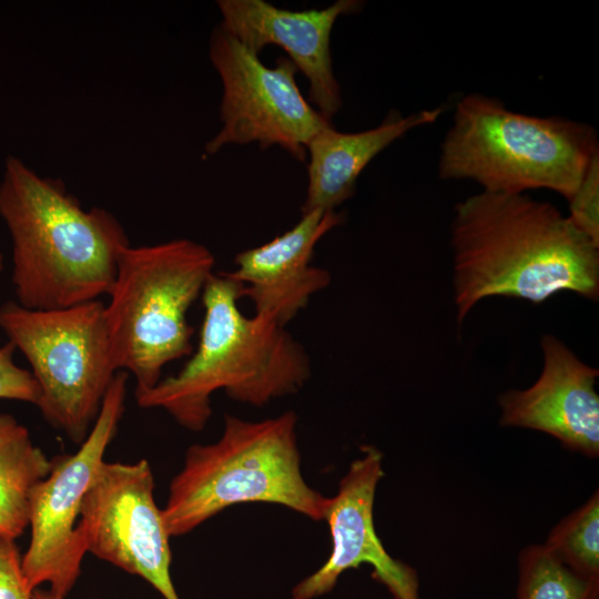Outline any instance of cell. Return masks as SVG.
Instances as JSON below:
<instances>
[{
  "mask_svg": "<svg viewBox=\"0 0 599 599\" xmlns=\"http://www.w3.org/2000/svg\"><path fill=\"white\" fill-rule=\"evenodd\" d=\"M450 231L459 324L491 296L536 304L559 292L599 296V246L548 202L481 191L455 205Z\"/></svg>",
  "mask_w": 599,
  "mask_h": 599,
  "instance_id": "obj_1",
  "label": "cell"
},
{
  "mask_svg": "<svg viewBox=\"0 0 599 599\" xmlns=\"http://www.w3.org/2000/svg\"><path fill=\"white\" fill-rule=\"evenodd\" d=\"M2 267H3V256H2V253L0 251V272H1Z\"/></svg>",
  "mask_w": 599,
  "mask_h": 599,
  "instance_id": "obj_23",
  "label": "cell"
},
{
  "mask_svg": "<svg viewBox=\"0 0 599 599\" xmlns=\"http://www.w3.org/2000/svg\"><path fill=\"white\" fill-rule=\"evenodd\" d=\"M567 201L568 219L599 246V154L591 160L581 182Z\"/></svg>",
  "mask_w": 599,
  "mask_h": 599,
  "instance_id": "obj_19",
  "label": "cell"
},
{
  "mask_svg": "<svg viewBox=\"0 0 599 599\" xmlns=\"http://www.w3.org/2000/svg\"><path fill=\"white\" fill-rule=\"evenodd\" d=\"M363 451L342 478L335 497L328 498L324 520L332 536L331 555L293 588L292 599H313L329 592L344 571L362 564L373 567L372 576L395 599H419L417 572L388 555L374 527L375 491L384 476L383 454L373 446H364Z\"/></svg>",
  "mask_w": 599,
  "mask_h": 599,
  "instance_id": "obj_11",
  "label": "cell"
},
{
  "mask_svg": "<svg viewBox=\"0 0 599 599\" xmlns=\"http://www.w3.org/2000/svg\"><path fill=\"white\" fill-rule=\"evenodd\" d=\"M336 211L303 213L291 230L235 256V270L224 272L243 285L255 314L286 326L311 297L331 283L327 270L311 264L318 241L339 225Z\"/></svg>",
  "mask_w": 599,
  "mask_h": 599,
  "instance_id": "obj_14",
  "label": "cell"
},
{
  "mask_svg": "<svg viewBox=\"0 0 599 599\" xmlns=\"http://www.w3.org/2000/svg\"><path fill=\"white\" fill-rule=\"evenodd\" d=\"M52 465L24 425L0 414V536L16 540L24 532L33 491Z\"/></svg>",
  "mask_w": 599,
  "mask_h": 599,
  "instance_id": "obj_16",
  "label": "cell"
},
{
  "mask_svg": "<svg viewBox=\"0 0 599 599\" xmlns=\"http://www.w3.org/2000/svg\"><path fill=\"white\" fill-rule=\"evenodd\" d=\"M126 383L128 373L119 370L80 448L52 459L49 475L33 491L30 542L21 556L22 572L32 592L49 585L51 593L65 599L80 576L87 554L77 529L80 511L124 413Z\"/></svg>",
  "mask_w": 599,
  "mask_h": 599,
  "instance_id": "obj_8",
  "label": "cell"
},
{
  "mask_svg": "<svg viewBox=\"0 0 599 599\" xmlns=\"http://www.w3.org/2000/svg\"><path fill=\"white\" fill-rule=\"evenodd\" d=\"M16 351L9 342L0 346V399L37 405L39 386L30 370L16 364L13 359Z\"/></svg>",
  "mask_w": 599,
  "mask_h": 599,
  "instance_id": "obj_20",
  "label": "cell"
},
{
  "mask_svg": "<svg viewBox=\"0 0 599 599\" xmlns=\"http://www.w3.org/2000/svg\"><path fill=\"white\" fill-rule=\"evenodd\" d=\"M443 108L423 110L408 116L392 111L376 128L346 133L331 124L308 142L307 190L302 214L313 210L335 211L354 195L357 177L366 165L408 131L434 123Z\"/></svg>",
  "mask_w": 599,
  "mask_h": 599,
  "instance_id": "obj_15",
  "label": "cell"
},
{
  "mask_svg": "<svg viewBox=\"0 0 599 599\" xmlns=\"http://www.w3.org/2000/svg\"><path fill=\"white\" fill-rule=\"evenodd\" d=\"M210 60L223 84L221 130L205 145L215 154L226 144L258 142L262 149L278 145L304 161L306 146L331 124L301 93L297 71L288 58L276 67L254 53L219 26L210 39Z\"/></svg>",
  "mask_w": 599,
  "mask_h": 599,
  "instance_id": "obj_9",
  "label": "cell"
},
{
  "mask_svg": "<svg viewBox=\"0 0 599 599\" xmlns=\"http://www.w3.org/2000/svg\"><path fill=\"white\" fill-rule=\"evenodd\" d=\"M540 345V376L527 389H511L499 396L500 425L539 430L571 451L598 457V369L583 363L554 335H544Z\"/></svg>",
  "mask_w": 599,
  "mask_h": 599,
  "instance_id": "obj_13",
  "label": "cell"
},
{
  "mask_svg": "<svg viewBox=\"0 0 599 599\" xmlns=\"http://www.w3.org/2000/svg\"><path fill=\"white\" fill-rule=\"evenodd\" d=\"M220 24L258 54L268 44L284 49L308 81L309 101L328 122L342 106L333 72L331 33L336 19L361 10L357 0H338L324 9L293 11L264 0H220Z\"/></svg>",
  "mask_w": 599,
  "mask_h": 599,
  "instance_id": "obj_12",
  "label": "cell"
},
{
  "mask_svg": "<svg viewBox=\"0 0 599 599\" xmlns=\"http://www.w3.org/2000/svg\"><path fill=\"white\" fill-rule=\"evenodd\" d=\"M33 599H62L53 593H51L48 589H35L32 593Z\"/></svg>",
  "mask_w": 599,
  "mask_h": 599,
  "instance_id": "obj_22",
  "label": "cell"
},
{
  "mask_svg": "<svg viewBox=\"0 0 599 599\" xmlns=\"http://www.w3.org/2000/svg\"><path fill=\"white\" fill-rule=\"evenodd\" d=\"M544 547L577 573L599 580L598 490L551 530Z\"/></svg>",
  "mask_w": 599,
  "mask_h": 599,
  "instance_id": "obj_18",
  "label": "cell"
},
{
  "mask_svg": "<svg viewBox=\"0 0 599 599\" xmlns=\"http://www.w3.org/2000/svg\"><path fill=\"white\" fill-rule=\"evenodd\" d=\"M14 539L0 536V599H33Z\"/></svg>",
  "mask_w": 599,
  "mask_h": 599,
  "instance_id": "obj_21",
  "label": "cell"
},
{
  "mask_svg": "<svg viewBox=\"0 0 599 599\" xmlns=\"http://www.w3.org/2000/svg\"><path fill=\"white\" fill-rule=\"evenodd\" d=\"M296 423L291 410L260 422L225 415L216 441L190 446L162 509L169 535H185L227 507L254 501L324 520L328 497L302 475Z\"/></svg>",
  "mask_w": 599,
  "mask_h": 599,
  "instance_id": "obj_4",
  "label": "cell"
},
{
  "mask_svg": "<svg viewBox=\"0 0 599 599\" xmlns=\"http://www.w3.org/2000/svg\"><path fill=\"white\" fill-rule=\"evenodd\" d=\"M100 300L58 309L0 306V329L31 366L44 419L81 444L90 433L114 365Z\"/></svg>",
  "mask_w": 599,
  "mask_h": 599,
  "instance_id": "obj_7",
  "label": "cell"
},
{
  "mask_svg": "<svg viewBox=\"0 0 599 599\" xmlns=\"http://www.w3.org/2000/svg\"><path fill=\"white\" fill-rule=\"evenodd\" d=\"M148 460L100 466L81 507L78 531L87 552L148 581L164 599H180L170 567V535L154 500Z\"/></svg>",
  "mask_w": 599,
  "mask_h": 599,
  "instance_id": "obj_10",
  "label": "cell"
},
{
  "mask_svg": "<svg viewBox=\"0 0 599 599\" xmlns=\"http://www.w3.org/2000/svg\"><path fill=\"white\" fill-rule=\"evenodd\" d=\"M517 599H599V580L583 577L544 546L519 556Z\"/></svg>",
  "mask_w": 599,
  "mask_h": 599,
  "instance_id": "obj_17",
  "label": "cell"
},
{
  "mask_svg": "<svg viewBox=\"0 0 599 599\" xmlns=\"http://www.w3.org/2000/svg\"><path fill=\"white\" fill-rule=\"evenodd\" d=\"M0 216L12 242L17 303L58 309L98 301L114 283L131 245L120 221L103 207L84 210L61 181L37 174L22 160H6Z\"/></svg>",
  "mask_w": 599,
  "mask_h": 599,
  "instance_id": "obj_2",
  "label": "cell"
},
{
  "mask_svg": "<svg viewBox=\"0 0 599 599\" xmlns=\"http://www.w3.org/2000/svg\"><path fill=\"white\" fill-rule=\"evenodd\" d=\"M598 154L597 132L589 124L517 113L473 93L456 105L438 172L445 180H471L485 192L546 189L568 200Z\"/></svg>",
  "mask_w": 599,
  "mask_h": 599,
  "instance_id": "obj_5",
  "label": "cell"
},
{
  "mask_svg": "<svg viewBox=\"0 0 599 599\" xmlns=\"http://www.w3.org/2000/svg\"><path fill=\"white\" fill-rule=\"evenodd\" d=\"M214 265L212 252L189 238L122 252L104 317L114 365L132 374L135 393L152 388L165 365L193 352L187 312Z\"/></svg>",
  "mask_w": 599,
  "mask_h": 599,
  "instance_id": "obj_6",
  "label": "cell"
},
{
  "mask_svg": "<svg viewBox=\"0 0 599 599\" xmlns=\"http://www.w3.org/2000/svg\"><path fill=\"white\" fill-rule=\"evenodd\" d=\"M243 285L213 274L201 296L204 316L196 349L179 373L135 393L142 408H161L182 427L200 432L212 415L211 397L223 390L253 406L297 393L311 377L304 347L272 319L245 316Z\"/></svg>",
  "mask_w": 599,
  "mask_h": 599,
  "instance_id": "obj_3",
  "label": "cell"
}]
</instances>
